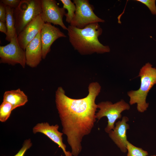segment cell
I'll use <instances>...</instances> for the list:
<instances>
[{"label":"cell","instance_id":"obj_8","mask_svg":"<svg viewBox=\"0 0 156 156\" xmlns=\"http://www.w3.org/2000/svg\"><path fill=\"white\" fill-rule=\"evenodd\" d=\"M42 12L40 16L45 23H52L67 30L63 18L66 13L65 9L60 7L55 0H41Z\"/></svg>","mask_w":156,"mask_h":156},{"label":"cell","instance_id":"obj_24","mask_svg":"<svg viewBox=\"0 0 156 156\" xmlns=\"http://www.w3.org/2000/svg\"><path fill=\"white\" fill-rule=\"evenodd\" d=\"M150 156H156V155H151Z\"/></svg>","mask_w":156,"mask_h":156},{"label":"cell","instance_id":"obj_17","mask_svg":"<svg viewBox=\"0 0 156 156\" xmlns=\"http://www.w3.org/2000/svg\"><path fill=\"white\" fill-rule=\"evenodd\" d=\"M14 109L10 103L3 101L0 105V121L1 122L6 121Z\"/></svg>","mask_w":156,"mask_h":156},{"label":"cell","instance_id":"obj_9","mask_svg":"<svg viewBox=\"0 0 156 156\" xmlns=\"http://www.w3.org/2000/svg\"><path fill=\"white\" fill-rule=\"evenodd\" d=\"M57 124L50 125L47 122H42L37 124L33 128L34 134L42 133L57 144L63 150L65 156H72L71 153L66 150V146L63 142L62 136L63 133L58 130Z\"/></svg>","mask_w":156,"mask_h":156},{"label":"cell","instance_id":"obj_14","mask_svg":"<svg viewBox=\"0 0 156 156\" xmlns=\"http://www.w3.org/2000/svg\"><path fill=\"white\" fill-rule=\"evenodd\" d=\"M3 101L10 103L14 109L25 105L28 102L27 96L20 89L5 91L3 96Z\"/></svg>","mask_w":156,"mask_h":156},{"label":"cell","instance_id":"obj_23","mask_svg":"<svg viewBox=\"0 0 156 156\" xmlns=\"http://www.w3.org/2000/svg\"><path fill=\"white\" fill-rule=\"evenodd\" d=\"M0 31L5 34L6 35L7 34V29L6 23L0 21Z\"/></svg>","mask_w":156,"mask_h":156},{"label":"cell","instance_id":"obj_1","mask_svg":"<svg viewBox=\"0 0 156 156\" xmlns=\"http://www.w3.org/2000/svg\"><path fill=\"white\" fill-rule=\"evenodd\" d=\"M101 89L98 82H92L88 87V95L78 99L67 96L62 87H58L55 92V104L62 132L67 136L74 156L80 153L83 137L90 134L94 127L98 108L95 101Z\"/></svg>","mask_w":156,"mask_h":156},{"label":"cell","instance_id":"obj_7","mask_svg":"<svg viewBox=\"0 0 156 156\" xmlns=\"http://www.w3.org/2000/svg\"><path fill=\"white\" fill-rule=\"evenodd\" d=\"M16 35L8 44L0 46V63L12 66L19 64L25 68L26 64L25 51L19 45Z\"/></svg>","mask_w":156,"mask_h":156},{"label":"cell","instance_id":"obj_15","mask_svg":"<svg viewBox=\"0 0 156 156\" xmlns=\"http://www.w3.org/2000/svg\"><path fill=\"white\" fill-rule=\"evenodd\" d=\"M14 9L8 6H6L5 23L7 29V32L6 35L5 40L10 42L12 38L17 35L13 15Z\"/></svg>","mask_w":156,"mask_h":156},{"label":"cell","instance_id":"obj_12","mask_svg":"<svg viewBox=\"0 0 156 156\" xmlns=\"http://www.w3.org/2000/svg\"><path fill=\"white\" fill-rule=\"evenodd\" d=\"M25 52L26 65L32 68L36 67L42 59L40 32L27 44Z\"/></svg>","mask_w":156,"mask_h":156},{"label":"cell","instance_id":"obj_19","mask_svg":"<svg viewBox=\"0 0 156 156\" xmlns=\"http://www.w3.org/2000/svg\"><path fill=\"white\" fill-rule=\"evenodd\" d=\"M32 145V143L30 139L25 140L22 148L14 156H24L27 151L30 148Z\"/></svg>","mask_w":156,"mask_h":156},{"label":"cell","instance_id":"obj_20","mask_svg":"<svg viewBox=\"0 0 156 156\" xmlns=\"http://www.w3.org/2000/svg\"><path fill=\"white\" fill-rule=\"evenodd\" d=\"M146 5L149 8L151 13L156 15V6L155 0H136Z\"/></svg>","mask_w":156,"mask_h":156},{"label":"cell","instance_id":"obj_13","mask_svg":"<svg viewBox=\"0 0 156 156\" xmlns=\"http://www.w3.org/2000/svg\"><path fill=\"white\" fill-rule=\"evenodd\" d=\"M129 120L127 116L123 117L121 121H118L115 123L114 129L108 133L111 139L120 150L125 153L127 150V146L128 142L127 139L126 132L127 130L129 129V125L127 123Z\"/></svg>","mask_w":156,"mask_h":156},{"label":"cell","instance_id":"obj_2","mask_svg":"<svg viewBox=\"0 0 156 156\" xmlns=\"http://www.w3.org/2000/svg\"><path fill=\"white\" fill-rule=\"evenodd\" d=\"M67 28L69 42L80 54L103 53L110 51L109 46L103 45L98 40L102 32L98 23L89 24L82 29L69 25Z\"/></svg>","mask_w":156,"mask_h":156},{"label":"cell","instance_id":"obj_10","mask_svg":"<svg viewBox=\"0 0 156 156\" xmlns=\"http://www.w3.org/2000/svg\"><path fill=\"white\" fill-rule=\"evenodd\" d=\"M43 59L51 51V46L57 39L66 36L58 27L49 23H45L40 31Z\"/></svg>","mask_w":156,"mask_h":156},{"label":"cell","instance_id":"obj_21","mask_svg":"<svg viewBox=\"0 0 156 156\" xmlns=\"http://www.w3.org/2000/svg\"><path fill=\"white\" fill-rule=\"evenodd\" d=\"M21 1L20 0H1L0 2L2 3L5 6H8L14 9L18 6Z\"/></svg>","mask_w":156,"mask_h":156},{"label":"cell","instance_id":"obj_16","mask_svg":"<svg viewBox=\"0 0 156 156\" xmlns=\"http://www.w3.org/2000/svg\"><path fill=\"white\" fill-rule=\"evenodd\" d=\"M60 1L63 4V8L67 10V13H66L65 15L66 17V21L68 23L70 24L75 16L76 10V5L74 3L70 0Z\"/></svg>","mask_w":156,"mask_h":156},{"label":"cell","instance_id":"obj_6","mask_svg":"<svg viewBox=\"0 0 156 156\" xmlns=\"http://www.w3.org/2000/svg\"><path fill=\"white\" fill-rule=\"evenodd\" d=\"M73 2L76 5V10L70 25L82 29L91 24L105 22L95 14L94 8L88 0H73Z\"/></svg>","mask_w":156,"mask_h":156},{"label":"cell","instance_id":"obj_22","mask_svg":"<svg viewBox=\"0 0 156 156\" xmlns=\"http://www.w3.org/2000/svg\"><path fill=\"white\" fill-rule=\"evenodd\" d=\"M6 6L2 3L0 2V21L6 22Z\"/></svg>","mask_w":156,"mask_h":156},{"label":"cell","instance_id":"obj_18","mask_svg":"<svg viewBox=\"0 0 156 156\" xmlns=\"http://www.w3.org/2000/svg\"><path fill=\"white\" fill-rule=\"evenodd\" d=\"M128 153L127 156H146L148 155V152L141 148L136 147L129 141L127 146Z\"/></svg>","mask_w":156,"mask_h":156},{"label":"cell","instance_id":"obj_4","mask_svg":"<svg viewBox=\"0 0 156 156\" xmlns=\"http://www.w3.org/2000/svg\"><path fill=\"white\" fill-rule=\"evenodd\" d=\"M42 12L41 0H21L14 9L13 15L17 36L25 27Z\"/></svg>","mask_w":156,"mask_h":156},{"label":"cell","instance_id":"obj_3","mask_svg":"<svg viewBox=\"0 0 156 156\" xmlns=\"http://www.w3.org/2000/svg\"><path fill=\"white\" fill-rule=\"evenodd\" d=\"M138 76L140 78L139 88L136 90L128 92L130 105L137 104L138 111L141 113L147 110L149 103L146 99L149 90L156 84V68L153 67L149 62L146 63L140 68Z\"/></svg>","mask_w":156,"mask_h":156},{"label":"cell","instance_id":"obj_5","mask_svg":"<svg viewBox=\"0 0 156 156\" xmlns=\"http://www.w3.org/2000/svg\"><path fill=\"white\" fill-rule=\"evenodd\" d=\"M97 105L99 110L96 114V118L98 121L103 117H107L108 123L105 130L108 133L114 129L116 120L121 118V113L130 108L129 104L123 99L114 103L109 101H102Z\"/></svg>","mask_w":156,"mask_h":156},{"label":"cell","instance_id":"obj_11","mask_svg":"<svg viewBox=\"0 0 156 156\" xmlns=\"http://www.w3.org/2000/svg\"><path fill=\"white\" fill-rule=\"evenodd\" d=\"M45 23L38 15L27 24L17 36L20 46L25 51L27 44L41 31Z\"/></svg>","mask_w":156,"mask_h":156}]
</instances>
